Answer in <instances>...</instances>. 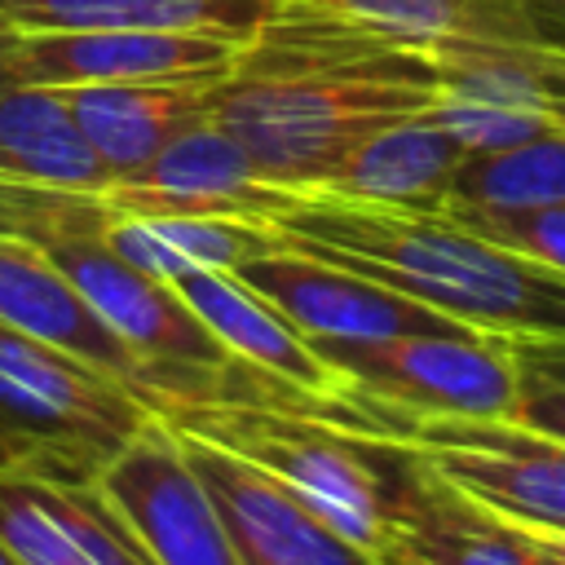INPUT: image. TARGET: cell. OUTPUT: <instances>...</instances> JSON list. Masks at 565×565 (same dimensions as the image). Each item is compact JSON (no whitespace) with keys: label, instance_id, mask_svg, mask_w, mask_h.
<instances>
[{"label":"cell","instance_id":"15","mask_svg":"<svg viewBox=\"0 0 565 565\" xmlns=\"http://www.w3.org/2000/svg\"><path fill=\"white\" fill-rule=\"evenodd\" d=\"M168 287L194 309V318L216 335V344L230 358H238L274 380L300 384V388L335 384V375L313 353V344L260 291H252L234 269H190V274L172 278Z\"/></svg>","mask_w":565,"mask_h":565},{"label":"cell","instance_id":"17","mask_svg":"<svg viewBox=\"0 0 565 565\" xmlns=\"http://www.w3.org/2000/svg\"><path fill=\"white\" fill-rule=\"evenodd\" d=\"M446 97L525 110L565 128V49L530 40H441L428 49Z\"/></svg>","mask_w":565,"mask_h":565},{"label":"cell","instance_id":"14","mask_svg":"<svg viewBox=\"0 0 565 565\" xmlns=\"http://www.w3.org/2000/svg\"><path fill=\"white\" fill-rule=\"evenodd\" d=\"M0 318L13 322L18 331L66 349L71 358L97 366L102 375L154 397L146 388L141 362L128 353V344L84 305V296L49 265L44 252L31 243L4 238L0 234Z\"/></svg>","mask_w":565,"mask_h":565},{"label":"cell","instance_id":"3","mask_svg":"<svg viewBox=\"0 0 565 565\" xmlns=\"http://www.w3.org/2000/svg\"><path fill=\"white\" fill-rule=\"evenodd\" d=\"M154 415L181 433L243 455L309 512H318L335 534H344L375 565H384L393 547V490L384 446L349 437L296 406L252 393L207 402L154 397Z\"/></svg>","mask_w":565,"mask_h":565},{"label":"cell","instance_id":"4","mask_svg":"<svg viewBox=\"0 0 565 565\" xmlns=\"http://www.w3.org/2000/svg\"><path fill=\"white\" fill-rule=\"evenodd\" d=\"M154 397L0 318V472L97 481Z\"/></svg>","mask_w":565,"mask_h":565},{"label":"cell","instance_id":"27","mask_svg":"<svg viewBox=\"0 0 565 565\" xmlns=\"http://www.w3.org/2000/svg\"><path fill=\"white\" fill-rule=\"evenodd\" d=\"M18 35H22V31H18V26H13V22L0 13V62H4V53L18 44Z\"/></svg>","mask_w":565,"mask_h":565},{"label":"cell","instance_id":"16","mask_svg":"<svg viewBox=\"0 0 565 565\" xmlns=\"http://www.w3.org/2000/svg\"><path fill=\"white\" fill-rule=\"evenodd\" d=\"M459 159L463 146L433 119V110H419L362 137L313 190L362 203L437 207L450 190Z\"/></svg>","mask_w":565,"mask_h":565},{"label":"cell","instance_id":"7","mask_svg":"<svg viewBox=\"0 0 565 565\" xmlns=\"http://www.w3.org/2000/svg\"><path fill=\"white\" fill-rule=\"evenodd\" d=\"M243 40L177 26L22 31L0 62V88H75L221 71Z\"/></svg>","mask_w":565,"mask_h":565},{"label":"cell","instance_id":"19","mask_svg":"<svg viewBox=\"0 0 565 565\" xmlns=\"http://www.w3.org/2000/svg\"><path fill=\"white\" fill-rule=\"evenodd\" d=\"M106 243L141 274L172 282L190 269H238L274 252V234L243 216H115Z\"/></svg>","mask_w":565,"mask_h":565},{"label":"cell","instance_id":"9","mask_svg":"<svg viewBox=\"0 0 565 565\" xmlns=\"http://www.w3.org/2000/svg\"><path fill=\"white\" fill-rule=\"evenodd\" d=\"M243 565H375L243 455L172 428Z\"/></svg>","mask_w":565,"mask_h":565},{"label":"cell","instance_id":"21","mask_svg":"<svg viewBox=\"0 0 565 565\" xmlns=\"http://www.w3.org/2000/svg\"><path fill=\"white\" fill-rule=\"evenodd\" d=\"M565 203V128L459 159L437 207L455 212H525Z\"/></svg>","mask_w":565,"mask_h":565},{"label":"cell","instance_id":"2","mask_svg":"<svg viewBox=\"0 0 565 565\" xmlns=\"http://www.w3.org/2000/svg\"><path fill=\"white\" fill-rule=\"evenodd\" d=\"M260 225L278 247L384 282L455 327L521 349H565V274L486 238L446 207L291 190Z\"/></svg>","mask_w":565,"mask_h":565},{"label":"cell","instance_id":"11","mask_svg":"<svg viewBox=\"0 0 565 565\" xmlns=\"http://www.w3.org/2000/svg\"><path fill=\"white\" fill-rule=\"evenodd\" d=\"M0 543L18 565H159L97 481L0 472Z\"/></svg>","mask_w":565,"mask_h":565},{"label":"cell","instance_id":"13","mask_svg":"<svg viewBox=\"0 0 565 565\" xmlns=\"http://www.w3.org/2000/svg\"><path fill=\"white\" fill-rule=\"evenodd\" d=\"M221 71L128 79V84H75V88H62V97L84 141L93 146V154L115 181L141 168L150 154H159L177 132L212 115V93Z\"/></svg>","mask_w":565,"mask_h":565},{"label":"cell","instance_id":"10","mask_svg":"<svg viewBox=\"0 0 565 565\" xmlns=\"http://www.w3.org/2000/svg\"><path fill=\"white\" fill-rule=\"evenodd\" d=\"M234 274L252 291H260L300 335H411V331L463 335L468 331L384 282H371L353 269L327 265L291 247L260 252L243 260Z\"/></svg>","mask_w":565,"mask_h":565},{"label":"cell","instance_id":"1","mask_svg":"<svg viewBox=\"0 0 565 565\" xmlns=\"http://www.w3.org/2000/svg\"><path fill=\"white\" fill-rule=\"evenodd\" d=\"M441 97L428 49L318 4L274 0L216 79L212 115L287 190H313L362 137Z\"/></svg>","mask_w":565,"mask_h":565},{"label":"cell","instance_id":"5","mask_svg":"<svg viewBox=\"0 0 565 565\" xmlns=\"http://www.w3.org/2000/svg\"><path fill=\"white\" fill-rule=\"evenodd\" d=\"M327 371L366 393L463 411L512 415L521 358L516 344L477 331H411V335H305Z\"/></svg>","mask_w":565,"mask_h":565},{"label":"cell","instance_id":"22","mask_svg":"<svg viewBox=\"0 0 565 565\" xmlns=\"http://www.w3.org/2000/svg\"><path fill=\"white\" fill-rule=\"evenodd\" d=\"M340 18L366 22L419 49L441 40H530V13L521 0H296Z\"/></svg>","mask_w":565,"mask_h":565},{"label":"cell","instance_id":"28","mask_svg":"<svg viewBox=\"0 0 565 565\" xmlns=\"http://www.w3.org/2000/svg\"><path fill=\"white\" fill-rule=\"evenodd\" d=\"M0 565H18V556H13V552H9L4 543H0Z\"/></svg>","mask_w":565,"mask_h":565},{"label":"cell","instance_id":"26","mask_svg":"<svg viewBox=\"0 0 565 565\" xmlns=\"http://www.w3.org/2000/svg\"><path fill=\"white\" fill-rule=\"evenodd\" d=\"M512 530H516V539H521V547H525L530 565H565V534L521 530V525H512Z\"/></svg>","mask_w":565,"mask_h":565},{"label":"cell","instance_id":"24","mask_svg":"<svg viewBox=\"0 0 565 565\" xmlns=\"http://www.w3.org/2000/svg\"><path fill=\"white\" fill-rule=\"evenodd\" d=\"M521 384L512 402V419L565 441V349H521Z\"/></svg>","mask_w":565,"mask_h":565},{"label":"cell","instance_id":"18","mask_svg":"<svg viewBox=\"0 0 565 565\" xmlns=\"http://www.w3.org/2000/svg\"><path fill=\"white\" fill-rule=\"evenodd\" d=\"M0 177L66 190L110 185L62 88H0Z\"/></svg>","mask_w":565,"mask_h":565},{"label":"cell","instance_id":"20","mask_svg":"<svg viewBox=\"0 0 565 565\" xmlns=\"http://www.w3.org/2000/svg\"><path fill=\"white\" fill-rule=\"evenodd\" d=\"M274 0H0L18 31H75V26H177L247 40Z\"/></svg>","mask_w":565,"mask_h":565},{"label":"cell","instance_id":"25","mask_svg":"<svg viewBox=\"0 0 565 565\" xmlns=\"http://www.w3.org/2000/svg\"><path fill=\"white\" fill-rule=\"evenodd\" d=\"M521 4H525V13H530L534 35L565 49V0H521Z\"/></svg>","mask_w":565,"mask_h":565},{"label":"cell","instance_id":"6","mask_svg":"<svg viewBox=\"0 0 565 565\" xmlns=\"http://www.w3.org/2000/svg\"><path fill=\"white\" fill-rule=\"evenodd\" d=\"M159 565H243L168 419L150 415L97 472Z\"/></svg>","mask_w":565,"mask_h":565},{"label":"cell","instance_id":"12","mask_svg":"<svg viewBox=\"0 0 565 565\" xmlns=\"http://www.w3.org/2000/svg\"><path fill=\"white\" fill-rule=\"evenodd\" d=\"M384 468L393 490V547L384 565H530L512 525L468 503L415 455L384 446Z\"/></svg>","mask_w":565,"mask_h":565},{"label":"cell","instance_id":"23","mask_svg":"<svg viewBox=\"0 0 565 565\" xmlns=\"http://www.w3.org/2000/svg\"><path fill=\"white\" fill-rule=\"evenodd\" d=\"M446 212H455V207H446ZM455 216L468 221L472 230H481L486 238L565 274V203L525 207V212H455Z\"/></svg>","mask_w":565,"mask_h":565},{"label":"cell","instance_id":"8","mask_svg":"<svg viewBox=\"0 0 565 565\" xmlns=\"http://www.w3.org/2000/svg\"><path fill=\"white\" fill-rule=\"evenodd\" d=\"M115 216H243L265 221L287 203V185L256 172L247 150L216 124L199 119L177 132L141 168L115 177L106 190Z\"/></svg>","mask_w":565,"mask_h":565}]
</instances>
